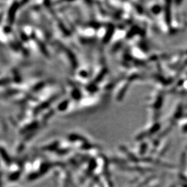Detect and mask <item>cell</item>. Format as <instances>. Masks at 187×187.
<instances>
[{
    "label": "cell",
    "mask_w": 187,
    "mask_h": 187,
    "mask_svg": "<svg viewBox=\"0 0 187 187\" xmlns=\"http://www.w3.org/2000/svg\"><path fill=\"white\" fill-rule=\"evenodd\" d=\"M180 126L181 128V130L184 134H186L187 133V115L186 116H183L182 118L179 122Z\"/></svg>",
    "instance_id": "6da1fadb"
},
{
    "label": "cell",
    "mask_w": 187,
    "mask_h": 187,
    "mask_svg": "<svg viewBox=\"0 0 187 187\" xmlns=\"http://www.w3.org/2000/svg\"><path fill=\"white\" fill-rule=\"evenodd\" d=\"M186 26H187V22L186 23Z\"/></svg>",
    "instance_id": "7a4b0ae2"
}]
</instances>
